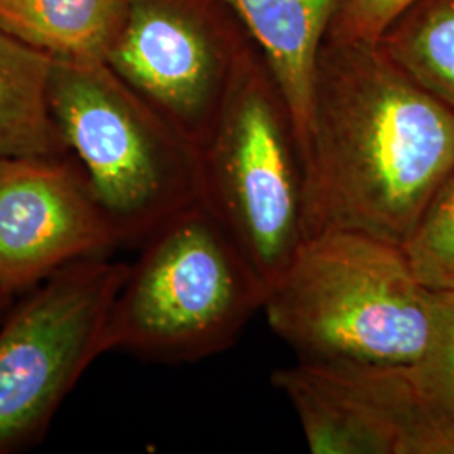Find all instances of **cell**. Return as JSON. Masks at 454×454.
Instances as JSON below:
<instances>
[{
	"label": "cell",
	"mask_w": 454,
	"mask_h": 454,
	"mask_svg": "<svg viewBox=\"0 0 454 454\" xmlns=\"http://www.w3.org/2000/svg\"><path fill=\"white\" fill-rule=\"evenodd\" d=\"M303 162L307 238L348 229L403 244L454 168V110L377 43L326 35Z\"/></svg>",
	"instance_id": "cell-1"
},
{
	"label": "cell",
	"mask_w": 454,
	"mask_h": 454,
	"mask_svg": "<svg viewBox=\"0 0 454 454\" xmlns=\"http://www.w3.org/2000/svg\"><path fill=\"white\" fill-rule=\"evenodd\" d=\"M266 320L298 360L416 365L436 326V293L401 244L328 229L309 236L268 288Z\"/></svg>",
	"instance_id": "cell-2"
},
{
	"label": "cell",
	"mask_w": 454,
	"mask_h": 454,
	"mask_svg": "<svg viewBox=\"0 0 454 454\" xmlns=\"http://www.w3.org/2000/svg\"><path fill=\"white\" fill-rule=\"evenodd\" d=\"M103 332V350L189 364L217 356L262 311L268 285L202 200L138 246Z\"/></svg>",
	"instance_id": "cell-3"
},
{
	"label": "cell",
	"mask_w": 454,
	"mask_h": 454,
	"mask_svg": "<svg viewBox=\"0 0 454 454\" xmlns=\"http://www.w3.org/2000/svg\"><path fill=\"white\" fill-rule=\"evenodd\" d=\"M49 98L121 246L200 200L197 146L103 61L54 59Z\"/></svg>",
	"instance_id": "cell-4"
},
{
	"label": "cell",
	"mask_w": 454,
	"mask_h": 454,
	"mask_svg": "<svg viewBox=\"0 0 454 454\" xmlns=\"http://www.w3.org/2000/svg\"><path fill=\"white\" fill-rule=\"evenodd\" d=\"M197 152L202 204L270 288L307 239V180L292 112L256 43Z\"/></svg>",
	"instance_id": "cell-5"
},
{
	"label": "cell",
	"mask_w": 454,
	"mask_h": 454,
	"mask_svg": "<svg viewBox=\"0 0 454 454\" xmlns=\"http://www.w3.org/2000/svg\"><path fill=\"white\" fill-rule=\"evenodd\" d=\"M130 262L78 261L27 292L0 325V454L41 442L103 350V332Z\"/></svg>",
	"instance_id": "cell-6"
},
{
	"label": "cell",
	"mask_w": 454,
	"mask_h": 454,
	"mask_svg": "<svg viewBox=\"0 0 454 454\" xmlns=\"http://www.w3.org/2000/svg\"><path fill=\"white\" fill-rule=\"evenodd\" d=\"M253 44L224 0H129L103 63L199 148Z\"/></svg>",
	"instance_id": "cell-7"
},
{
	"label": "cell",
	"mask_w": 454,
	"mask_h": 454,
	"mask_svg": "<svg viewBox=\"0 0 454 454\" xmlns=\"http://www.w3.org/2000/svg\"><path fill=\"white\" fill-rule=\"evenodd\" d=\"M273 384L315 454H454V419L412 365L298 360Z\"/></svg>",
	"instance_id": "cell-8"
},
{
	"label": "cell",
	"mask_w": 454,
	"mask_h": 454,
	"mask_svg": "<svg viewBox=\"0 0 454 454\" xmlns=\"http://www.w3.org/2000/svg\"><path fill=\"white\" fill-rule=\"evenodd\" d=\"M123 247L78 157L0 159V290L29 292Z\"/></svg>",
	"instance_id": "cell-9"
},
{
	"label": "cell",
	"mask_w": 454,
	"mask_h": 454,
	"mask_svg": "<svg viewBox=\"0 0 454 454\" xmlns=\"http://www.w3.org/2000/svg\"><path fill=\"white\" fill-rule=\"evenodd\" d=\"M260 48L292 112L301 155L320 49L345 0H224Z\"/></svg>",
	"instance_id": "cell-10"
},
{
	"label": "cell",
	"mask_w": 454,
	"mask_h": 454,
	"mask_svg": "<svg viewBox=\"0 0 454 454\" xmlns=\"http://www.w3.org/2000/svg\"><path fill=\"white\" fill-rule=\"evenodd\" d=\"M54 58L0 29V159L69 153L51 108Z\"/></svg>",
	"instance_id": "cell-11"
},
{
	"label": "cell",
	"mask_w": 454,
	"mask_h": 454,
	"mask_svg": "<svg viewBox=\"0 0 454 454\" xmlns=\"http://www.w3.org/2000/svg\"><path fill=\"white\" fill-rule=\"evenodd\" d=\"M129 0H0V29L54 59L105 61Z\"/></svg>",
	"instance_id": "cell-12"
},
{
	"label": "cell",
	"mask_w": 454,
	"mask_h": 454,
	"mask_svg": "<svg viewBox=\"0 0 454 454\" xmlns=\"http://www.w3.org/2000/svg\"><path fill=\"white\" fill-rule=\"evenodd\" d=\"M377 44L414 82L454 110V0H416Z\"/></svg>",
	"instance_id": "cell-13"
},
{
	"label": "cell",
	"mask_w": 454,
	"mask_h": 454,
	"mask_svg": "<svg viewBox=\"0 0 454 454\" xmlns=\"http://www.w3.org/2000/svg\"><path fill=\"white\" fill-rule=\"evenodd\" d=\"M401 247L426 290L454 293V168L429 199Z\"/></svg>",
	"instance_id": "cell-14"
},
{
	"label": "cell",
	"mask_w": 454,
	"mask_h": 454,
	"mask_svg": "<svg viewBox=\"0 0 454 454\" xmlns=\"http://www.w3.org/2000/svg\"><path fill=\"white\" fill-rule=\"evenodd\" d=\"M412 369L422 387L454 419V293H436L433 340Z\"/></svg>",
	"instance_id": "cell-15"
},
{
	"label": "cell",
	"mask_w": 454,
	"mask_h": 454,
	"mask_svg": "<svg viewBox=\"0 0 454 454\" xmlns=\"http://www.w3.org/2000/svg\"><path fill=\"white\" fill-rule=\"evenodd\" d=\"M416 0H345L328 37L337 41L377 43L390 24Z\"/></svg>",
	"instance_id": "cell-16"
},
{
	"label": "cell",
	"mask_w": 454,
	"mask_h": 454,
	"mask_svg": "<svg viewBox=\"0 0 454 454\" xmlns=\"http://www.w3.org/2000/svg\"><path fill=\"white\" fill-rule=\"evenodd\" d=\"M14 298H16V293L0 290V317H4L9 309L14 307Z\"/></svg>",
	"instance_id": "cell-17"
}]
</instances>
